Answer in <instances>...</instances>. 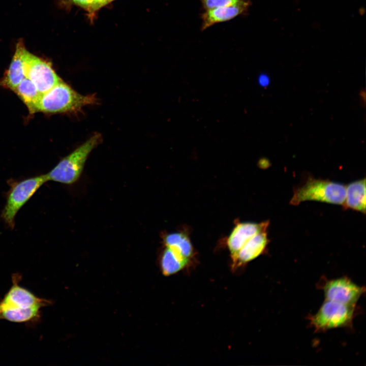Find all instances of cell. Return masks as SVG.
<instances>
[{"instance_id": "obj_9", "label": "cell", "mask_w": 366, "mask_h": 366, "mask_svg": "<svg viewBox=\"0 0 366 366\" xmlns=\"http://www.w3.org/2000/svg\"><path fill=\"white\" fill-rule=\"evenodd\" d=\"M267 232L263 230L252 236L237 254L231 257V266L236 270L263 254L268 244Z\"/></svg>"}, {"instance_id": "obj_18", "label": "cell", "mask_w": 366, "mask_h": 366, "mask_svg": "<svg viewBox=\"0 0 366 366\" xmlns=\"http://www.w3.org/2000/svg\"><path fill=\"white\" fill-rule=\"evenodd\" d=\"M75 4L85 9L89 12H90L92 0H72Z\"/></svg>"}, {"instance_id": "obj_3", "label": "cell", "mask_w": 366, "mask_h": 366, "mask_svg": "<svg viewBox=\"0 0 366 366\" xmlns=\"http://www.w3.org/2000/svg\"><path fill=\"white\" fill-rule=\"evenodd\" d=\"M346 186L328 179L309 178L294 191L290 203L297 205L306 201H317L343 205Z\"/></svg>"}, {"instance_id": "obj_16", "label": "cell", "mask_w": 366, "mask_h": 366, "mask_svg": "<svg viewBox=\"0 0 366 366\" xmlns=\"http://www.w3.org/2000/svg\"><path fill=\"white\" fill-rule=\"evenodd\" d=\"M205 10L219 7L239 5L245 4L250 0H200Z\"/></svg>"}, {"instance_id": "obj_8", "label": "cell", "mask_w": 366, "mask_h": 366, "mask_svg": "<svg viewBox=\"0 0 366 366\" xmlns=\"http://www.w3.org/2000/svg\"><path fill=\"white\" fill-rule=\"evenodd\" d=\"M322 289L325 300L355 306L365 288L354 283L347 277L326 281Z\"/></svg>"}, {"instance_id": "obj_15", "label": "cell", "mask_w": 366, "mask_h": 366, "mask_svg": "<svg viewBox=\"0 0 366 366\" xmlns=\"http://www.w3.org/2000/svg\"><path fill=\"white\" fill-rule=\"evenodd\" d=\"M27 107L30 114L38 112L41 94L32 82L25 77L13 90Z\"/></svg>"}, {"instance_id": "obj_12", "label": "cell", "mask_w": 366, "mask_h": 366, "mask_svg": "<svg viewBox=\"0 0 366 366\" xmlns=\"http://www.w3.org/2000/svg\"><path fill=\"white\" fill-rule=\"evenodd\" d=\"M25 50L23 41H19L10 66L1 81V85L3 86L14 90L25 77L23 64V55Z\"/></svg>"}, {"instance_id": "obj_14", "label": "cell", "mask_w": 366, "mask_h": 366, "mask_svg": "<svg viewBox=\"0 0 366 366\" xmlns=\"http://www.w3.org/2000/svg\"><path fill=\"white\" fill-rule=\"evenodd\" d=\"M365 179L363 178L346 186L345 199L343 206L365 214Z\"/></svg>"}, {"instance_id": "obj_17", "label": "cell", "mask_w": 366, "mask_h": 366, "mask_svg": "<svg viewBox=\"0 0 366 366\" xmlns=\"http://www.w3.org/2000/svg\"><path fill=\"white\" fill-rule=\"evenodd\" d=\"M258 82L260 86L263 87L268 86L270 82L269 76L266 73H260L258 78Z\"/></svg>"}, {"instance_id": "obj_11", "label": "cell", "mask_w": 366, "mask_h": 366, "mask_svg": "<svg viewBox=\"0 0 366 366\" xmlns=\"http://www.w3.org/2000/svg\"><path fill=\"white\" fill-rule=\"evenodd\" d=\"M251 1L243 4L205 10L201 16V29L204 30L213 25L230 20L245 14L251 6Z\"/></svg>"}, {"instance_id": "obj_4", "label": "cell", "mask_w": 366, "mask_h": 366, "mask_svg": "<svg viewBox=\"0 0 366 366\" xmlns=\"http://www.w3.org/2000/svg\"><path fill=\"white\" fill-rule=\"evenodd\" d=\"M46 181V175L42 174L10 182L6 202L1 213L2 219L10 228H14L18 211Z\"/></svg>"}, {"instance_id": "obj_2", "label": "cell", "mask_w": 366, "mask_h": 366, "mask_svg": "<svg viewBox=\"0 0 366 366\" xmlns=\"http://www.w3.org/2000/svg\"><path fill=\"white\" fill-rule=\"evenodd\" d=\"M101 135H93L73 152L62 159L48 173L46 174L47 181H53L66 185L76 182L82 172L88 156L100 142Z\"/></svg>"}, {"instance_id": "obj_13", "label": "cell", "mask_w": 366, "mask_h": 366, "mask_svg": "<svg viewBox=\"0 0 366 366\" xmlns=\"http://www.w3.org/2000/svg\"><path fill=\"white\" fill-rule=\"evenodd\" d=\"M161 257L160 266L163 274L166 276L174 274L191 263L192 260L175 246H165Z\"/></svg>"}, {"instance_id": "obj_1", "label": "cell", "mask_w": 366, "mask_h": 366, "mask_svg": "<svg viewBox=\"0 0 366 366\" xmlns=\"http://www.w3.org/2000/svg\"><path fill=\"white\" fill-rule=\"evenodd\" d=\"M96 98L93 95H82L61 81L41 95L38 112L59 113L74 112L85 106L94 104Z\"/></svg>"}, {"instance_id": "obj_7", "label": "cell", "mask_w": 366, "mask_h": 366, "mask_svg": "<svg viewBox=\"0 0 366 366\" xmlns=\"http://www.w3.org/2000/svg\"><path fill=\"white\" fill-rule=\"evenodd\" d=\"M12 278L11 288L0 301V310L19 312L34 307L42 308L51 303L50 300L38 297L20 286L21 276L19 273H14Z\"/></svg>"}, {"instance_id": "obj_6", "label": "cell", "mask_w": 366, "mask_h": 366, "mask_svg": "<svg viewBox=\"0 0 366 366\" xmlns=\"http://www.w3.org/2000/svg\"><path fill=\"white\" fill-rule=\"evenodd\" d=\"M25 76L43 94L62 81L51 65L30 53L26 49L23 55Z\"/></svg>"}, {"instance_id": "obj_10", "label": "cell", "mask_w": 366, "mask_h": 366, "mask_svg": "<svg viewBox=\"0 0 366 366\" xmlns=\"http://www.w3.org/2000/svg\"><path fill=\"white\" fill-rule=\"evenodd\" d=\"M268 225V221L260 223H236L226 241L231 258L235 255L252 236L259 232L266 230Z\"/></svg>"}, {"instance_id": "obj_19", "label": "cell", "mask_w": 366, "mask_h": 366, "mask_svg": "<svg viewBox=\"0 0 366 366\" xmlns=\"http://www.w3.org/2000/svg\"><path fill=\"white\" fill-rule=\"evenodd\" d=\"M358 12L361 16H363L365 13V8L363 7H360L358 10Z\"/></svg>"}, {"instance_id": "obj_5", "label": "cell", "mask_w": 366, "mask_h": 366, "mask_svg": "<svg viewBox=\"0 0 366 366\" xmlns=\"http://www.w3.org/2000/svg\"><path fill=\"white\" fill-rule=\"evenodd\" d=\"M355 313V306L325 300L310 320L315 330L323 331L351 326Z\"/></svg>"}]
</instances>
